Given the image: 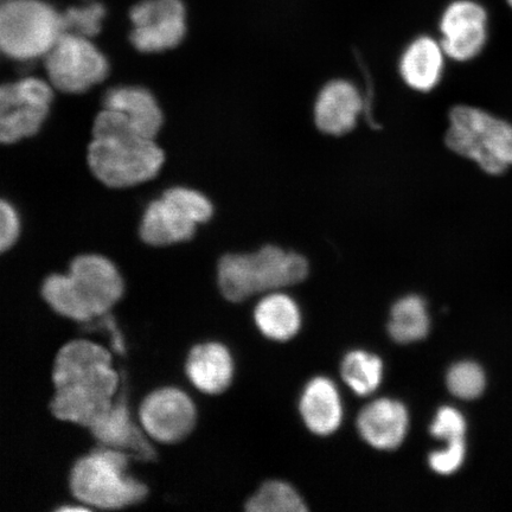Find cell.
<instances>
[{"label": "cell", "mask_w": 512, "mask_h": 512, "mask_svg": "<svg viewBox=\"0 0 512 512\" xmlns=\"http://www.w3.org/2000/svg\"><path fill=\"white\" fill-rule=\"evenodd\" d=\"M70 489L87 507L105 510L131 507L149 494L146 485L128 473V454L108 447L76 462Z\"/></svg>", "instance_id": "obj_3"}, {"label": "cell", "mask_w": 512, "mask_h": 512, "mask_svg": "<svg viewBox=\"0 0 512 512\" xmlns=\"http://www.w3.org/2000/svg\"><path fill=\"white\" fill-rule=\"evenodd\" d=\"M254 318L261 334L286 342L298 334L302 315L296 302L283 293H271L255 307Z\"/></svg>", "instance_id": "obj_22"}, {"label": "cell", "mask_w": 512, "mask_h": 512, "mask_svg": "<svg viewBox=\"0 0 512 512\" xmlns=\"http://www.w3.org/2000/svg\"><path fill=\"white\" fill-rule=\"evenodd\" d=\"M486 12L482 6L459 0L448 6L441 18L440 42L445 55L459 62L469 61L482 51L486 41Z\"/></svg>", "instance_id": "obj_13"}, {"label": "cell", "mask_w": 512, "mask_h": 512, "mask_svg": "<svg viewBox=\"0 0 512 512\" xmlns=\"http://www.w3.org/2000/svg\"><path fill=\"white\" fill-rule=\"evenodd\" d=\"M341 374L352 392L367 396L380 387L383 364L380 357L367 351L355 350L344 357Z\"/></svg>", "instance_id": "obj_24"}, {"label": "cell", "mask_w": 512, "mask_h": 512, "mask_svg": "<svg viewBox=\"0 0 512 512\" xmlns=\"http://www.w3.org/2000/svg\"><path fill=\"white\" fill-rule=\"evenodd\" d=\"M53 381L55 388L79 386L110 396L117 394L120 383L110 352L91 341L64 345L56 356Z\"/></svg>", "instance_id": "obj_9"}, {"label": "cell", "mask_w": 512, "mask_h": 512, "mask_svg": "<svg viewBox=\"0 0 512 512\" xmlns=\"http://www.w3.org/2000/svg\"><path fill=\"white\" fill-rule=\"evenodd\" d=\"M164 159L155 139L139 133L123 114L104 108L96 117L88 164L107 187L128 188L150 181Z\"/></svg>", "instance_id": "obj_1"}, {"label": "cell", "mask_w": 512, "mask_h": 512, "mask_svg": "<svg viewBox=\"0 0 512 512\" xmlns=\"http://www.w3.org/2000/svg\"><path fill=\"white\" fill-rule=\"evenodd\" d=\"M364 106L363 96L354 83L347 80L331 81L318 94L316 125L329 136H343L354 130Z\"/></svg>", "instance_id": "obj_14"}, {"label": "cell", "mask_w": 512, "mask_h": 512, "mask_svg": "<svg viewBox=\"0 0 512 512\" xmlns=\"http://www.w3.org/2000/svg\"><path fill=\"white\" fill-rule=\"evenodd\" d=\"M446 145L476 162L490 175H501L512 165V126L478 108L454 107Z\"/></svg>", "instance_id": "obj_4"}, {"label": "cell", "mask_w": 512, "mask_h": 512, "mask_svg": "<svg viewBox=\"0 0 512 512\" xmlns=\"http://www.w3.org/2000/svg\"><path fill=\"white\" fill-rule=\"evenodd\" d=\"M68 275L93 318L110 311L123 297V278L105 256H78L70 265Z\"/></svg>", "instance_id": "obj_12"}, {"label": "cell", "mask_w": 512, "mask_h": 512, "mask_svg": "<svg viewBox=\"0 0 512 512\" xmlns=\"http://www.w3.org/2000/svg\"><path fill=\"white\" fill-rule=\"evenodd\" d=\"M53 88L37 78L0 86V143H17L40 131L54 99Z\"/></svg>", "instance_id": "obj_8"}, {"label": "cell", "mask_w": 512, "mask_h": 512, "mask_svg": "<svg viewBox=\"0 0 512 512\" xmlns=\"http://www.w3.org/2000/svg\"><path fill=\"white\" fill-rule=\"evenodd\" d=\"M104 108L124 115L143 136L155 139L163 125V113L158 102L143 87L112 88L104 96Z\"/></svg>", "instance_id": "obj_19"}, {"label": "cell", "mask_w": 512, "mask_h": 512, "mask_svg": "<svg viewBox=\"0 0 512 512\" xmlns=\"http://www.w3.org/2000/svg\"><path fill=\"white\" fill-rule=\"evenodd\" d=\"M300 414L312 433L330 435L342 424L343 406L336 384L326 377L312 379L299 403Z\"/></svg>", "instance_id": "obj_18"}, {"label": "cell", "mask_w": 512, "mask_h": 512, "mask_svg": "<svg viewBox=\"0 0 512 512\" xmlns=\"http://www.w3.org/2000/svg\"><path fill=\"white\" fill-rule=\"evenodd\" d=\"M466 424L463 415L451 407H443L431 426L433 437L447 440L464 439Z\"/></svg>", "instance_id": "obj_29"}, {"label": "cell", "mask_w": 512, "mask_h": 512, "mask_svg": "<svg viewBox=\"0 0 512 512\" xmlns=\"http://www.w3.org/2000/svg\"><path fill=\"white\" fill-rule=\"evenodd\" d=\"M42 294L51 309L63 317L76 322H87L93 318L85 304L81 302L68 274L50 275L44 281Z\"/></svg>", "instance_id": "obj_25"}, {"label": "cell", "mask_w": 512, "mask_h": 512, "mask_svg": "<svg viewBox=\"0 0 512 512\" xmlns=\"http://www.w3.org/2000/svg\"><path fill=\"white\" fill-rule=\"evenodd\" d=\"M61 35V14L41 0H5L0 6V50L12 59L44 57Z\"/></svg>", "instance_id": "obj_5"}, {"label": "cell", "mask_w": 512, "mask_h": 512, "mask_svg": "<svg viewBox=\"0 0 512 512\" xmlns=\"http://www.w3.org/2000/svg\"><path fill=\"white\" fill-rule=\"evenodd\" d=\"M409 425L408 412L401 402L380 399L364 407L357 418L361 437L377 450L390 451L405 440Z\"/></svg>", "instance_id": "obj_16"}, {"label": "cell", "mask_w": 512, "mask_h": 512, "mask_svg": "<svg viewBox=\"0 0 512 512\" xmlns=\"http://www.w3.org/2000/svg\"><path fill=\"white\" fill-rule=\"evenodd\" d=\"M389 335L398 343L424 339L430 331L426 304L418 296H408L393 306L388 324Z\"/></svg>", "instance_id": "obj_23"}, {"label": "cell", "mask_w": 512, "mask_h": 512, "mask_svg": "<svg viewBox=\"0 0 512 512\" xmlns=\"http://www.w3.org/2000/svg\"><path fill=\"white\" fill-rule=\"evenodd\" d=\"M99 443L128 456L151 460L156 452L147 440L142 426L133 421L125 401H114L112 407L88 428Z\"/></svg>", "instance_id": "obj_15"}, {"label": "cell", "mask_w": 512, "mask_h": 512, "mask_svg": "<svg viewBox=\"0 0 512 512\" xmlns=\"http://www.w3.org/2000/svg\"><path fill=\"white\" fill-rule=\"evenodd\" d=\"M309 274L303 255L265 246L249 254L224 255L219 264L221 292L230 302L302 283Z\"/></svg>", "instance_id": "obj_2"}, {"label": "cell", "mask_w": 512, "mask_h": 512, "mask_svg": "<svg viewBox=\"0 0 512 512\" xmlns=\"http://www.w3.org/2000/svg\"><path fill=\"white\" fill-rule=\"evenodd\" d=\"M214 207L196 190L172 188L145 210L140 236L147 245L164 247L189 241L198 224L213 216Z\"/></svg>", "instance_id": "obj_6"}, {"label": "cell", "mask_w": 512, "mask_h": 512, "mask_svg": "<svg viewBox=\"0 0 512 512\" xmlns=\"http://www.w3.org/2000/svg\"><path fill=\"white\" fill-rule=\"evenodd\" d=\"M194 402L181 389L155 390L139 409L140 426L147 437L162 444H175L187 438L196 425Z\"/></svg>", "instance_id": "obj_11"}, {"label": "cell", "mask_w": 512, "mask_h": 512, "mask_svg": "<svg viewBox=\"0 0 512 512\" xmlns=\"http://www.w3.org/2000/svg\"><path fill=\"white\" fill-rule=\"evenodd\" d=\"M249 512H305L303 498L290 484L271 480L261 486L256 494L248 499Z\"/></svg>", "instance_id": "obj_26"}, {"label": "cell", "mask_w": 512, "mask_h": 512, "mask_svg": "<svg viewBox=\"0 0 512 512\" xmlns=\"http://www.w3.org/2000/svg\"><path fill=\"white\" fill-rule=\"evenodd\" d=\"M464 458V439H456L448 443L446 450L431 453L428 462H430L433 471L440 473V475H451L462 466Z\"/></svg>", "instance_id": "obj_30"}, {"label": "cell", "mask_w": 512, "mask_h": 512, "mask_svg": "<svg viewBox=\"0 0 512 512\" xmlns=\"http://www.w3.org/2000/svg\"><path fill=\"white\" fill-rule=\"evenodd\" d=\"M21 232V223L14 207L0 200V253L15 245Z\"/></svg>", "instance_id": "obj_31"}, {"label": "cell", "mask_w": 512, "mask_h": 512, "mask_svg": "<svg viewBox=\"0 0 512 512\" xmlns=\"http://www.w3.org/2000/svg\"><path fill=\"white\" fill-rule=\"evenodd\" d=\"M50 402L51 413L62 421L73 422L82 427H91L114 403V396L99 390L79 386L55 388Z\"/></svg>", "instance_id": "obj_21"}, {"label": "cell", "mask_w": 512, "mask_h": 512, "mask_svg": "<svg viewBox=\"0 0 512 512\" xmlns=\"http://www.w3.org/2000/svg\"><path fill=\"white\" fill-rule=\"evenodd\" d=\"M447 387L457 398L476 399L485 388V375L476 363H458L448 371Z\"/></svg>", "instance_id": "obj_28"}, {"label": "cell", "mask_w": 512, "mask_h": 512, "mask_svg": "<svg viewBox=\"0 0 512 512\" xmlns=\"http://www.w3.org/2000/svg\"><path fill=\"white\" fill-rule=\"evenodd\" d=\"M185 370L198 390L216 395L224 392L232 383L234 363L224 345L211 342L196 345L190 351Z\"/></svg>", "instance_id": "obj_17"}, {"label": "cell", "mask_w": 512, "mask_h": 512, "mask_svg": "<svg viewBox=\"0 0 512 512\" xmlns=\"http://www.w3.org/2000/svg\"><path fill=\"white\" fill-rule=\"evenodd\" d=\"M106 14L104 6L98 3L72 8L61 14L62 34L89 38L99 34L102 19Z\"/></svg>", "instance_id": "obj_27"}, {"label": "cell", "mask_w": 512, "mask_h": 512, "mask_svg": "<svg viewBox=\"0 0 512 512\" xmlns=\"http://www.w3.org/2000/svg\"><path fill=\"white\" fill-rule=\"evenodd\" d=\"M508 2H509L510 6L512 8V0H508Z\"/></svg>", "instance_id": "obj_32"}, {"label": "cell", "mask_w": 512, "mask_h": 512, "mask_svg": "<svg viewBox=\"0 0 512 512\" xmlns=\"http://www.w3.org/2000/svg\"><path fill=\"white\" fill-rule=\"evenodd\" d=\"M444 55L440 43L431 37H419L401 57L400 74L403 81L414 91H432L443 76Z\"/></svg>", "instance_id": "obj_20"}, {"label": "cell", "mask_w": 512, "mask_h": 512, "mask_svg": "<svg viewBox=\"0 0 512 512\" xmlns=\"http://www.w3.org/2000/svg\"><path fill=\"white\" fill-rule=\"evenodd\" d=\"M50 85L81 94L104 81L110 64L89 38L62 34L43 57Z\"/></svg>", "instance_id": "obj_7"}, {"label": "cell", "mask_w": 512, "mask_h": 512, "mask_svg": "<svg viewBox=\"0 0 512 512\" xmlns=\"http://www.w3.org/2000/svg\"><path fill=\"white\" fill-rule=\"evenodd\" d=\"M131 42L142 53L176 48L187 32L182 0H144L131 10Z\"/></svg>", "instance_id": "obj_10"}]
</instances>
